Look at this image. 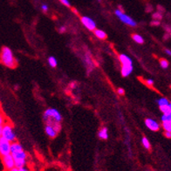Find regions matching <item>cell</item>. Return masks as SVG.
Returning a JSON list of instances; mask_svg holds the SVG:
<instances>
[{"mask_svg":"<svg viewBox=\"0 0 171 171\" xmlns=\"http://www.w3.org/2000/svg\"><path fill=\"white\" fill-rule=\"evenodd\" d=\"M0 61L9 68H15L17 67V64H18L12 51L7 46H4L1 50Z\"/></svg>","mask_w":171,"mask_h":171,"instance_id":"6da1fadb","label":"cell"},{"mask_svg":"<svg viewBox=\"0 0 171 171\" xmlns=\"http://www.w3.org/2000/svg\"><path fill=\"white\" fill-rule=\"evenodd\" d=\"M2 137L6 139L10 142L17 141V136L13 128V125L10 121H7L2 126Z\"/></svg>","mask_w":171,"mask_h":171,"instance_id":"7a4b0ae2","label":"cell"},{"mask_svg":"<svg viewBox=\"0 0 171 171\" xmlns=\"http://www.w3.org/2000/svg\"><path fill=\"white\" fill-rule=\"evenodd\" d=\"M12 156L15 162V167L19 169L21 167L26 166L27 165V159H28V155L27 153L24 150V149L18 151H16L13 153H11Z\"/></svg>","mask_w":171,"mask_h":171,"instance_id":"3957f363","label":"cell"},{"mask_svg":"<svg viewBox=\"0 0 171 171\" xmlns=\"http://www.w3.org/2000/svg\"><path fill=\"white\" fill-rule=\"evenodd\" d=\"M43 117H44V120L51 119V120H53V121H58V122H61L62 119H63L61 114L55 108H47L45 111Z\"/></svg>","mask_w":171,"mask_h":171,"instance_id":"277c9868","label":"cell"},{"mask_svg":"<svg viewBox=\"0 0 171 171\" xmlns=\"http://www.w3.org/2000/svg\"><path fill=\"white\" fill-rule=\"evenodd\" d=\"M114 13L118 17V18H119L121 22H123L124 24L128 25L131 26V27H135V26H136V25H137L136 22L135 21L133 18H131L129 16L125 14V13L123 12V11H121V10L118 9V10H115Z\"/></svg>","mask_w":171,"mask_h":171,"instance_id":"5b68a950","label":"cell"},{"mask_svg":"<svg viewBox=\"0 0 171 171\" xmlns=\"http://www.w3.org/2000/svg\"><path fill=\"white\" fill-rule=\"evenodd\" d=\"M11 143L6 139L0 137V157L11 154Z\"/></svg>","mask_w":171,"mask_h":171,"instance_id":"8992f818","label":"cell"},{"mask_svg":"<svg viewBox=\"0 0 171 171\" xmlns=\"http://www.w3.org/2000/svg\"><path fill=\"white\" fill-rule=\"evenodd\" d=\"M2 159V163H3V166L5 168V169L6 171L12 169V168L15 167V162L14 159L12 156L11 154H9L7 156H5L1 157Z\"/></svg>","mask_w":171,"mask_h":171,"instance_id":"52a82bcc","label":"cell"},{"mask_svg":"<svg viewBox=\"0 0 171 171\" xmlns=\"http://www.w3.org/2000/svg\"><path fill=\"white\" fill-rule=\"evenodd\" d=\"M80 21L82 23V25L85 26L86 28L88 29L89 31H94L96 29V24L93 21L92 18H90L89 17L83 16L80 18Z\"/></svg>","mask_w":171,"mask_h":171,"instance_id":"ba28073f","label":"cell"},{"mask_svg":"<svg viewBox=\"0 0 171 171\" xmlns=\"http://www.w3.org/2000/svg\"><path fill=\"white\" fill-rule=\"evenodd\" d=\"M145 125H146V127L149 128V130L151 131H158L160 128H161V125L156 121L155 120H153V119H150V118H148V119H146L145 120Z\"/></svg>","mask_w":171,"mask_h":171,"instance_id":"9c48e42d","label":"cell"},{"mask_svg":"<svg viewBox=\"0 0 171 171\" xmlns=\"http://www.w3.org/2000/svg\"><path fill=\"white\" fill-rule=\"evenodd\" d=\"M134 70V67H133V65H121V75L123 77H128L129 76L132 72Z\"/></svg>","mask_w":171,"mask_h":171,"instance_id":"30bf717a","label":"cell"},{"mask_svg":"<svg viewBox=\"0 0 171 171\" xmlns=\"http://www.w3.org/2000/svg\"><path fill=\"white\" fill-rule=\"evenodd\" d=\"M45 134L49 136L50 138H52V139L55 138L58 135V133L56 132V130L53 128L52 126H51V125H49V124H46V125H45Z\"/></svg>","mask_w":171,"mask_h":171,"instance_id":"8fae6325","label":"cell"},{"mask_svg":"<svg viewBox=\"0 0 171 171\" xmlns=\"http://www.w3.org/2000/svg\"><path fill=\"white\" fill-rule=\"evenodd\" d=\"M119 60L121 62V65H133V61L126 54H120L119 55Z\"/></svg>","mask_w":171,"mask_h":171,"instance_id":"7c38bea8","label":"cell"},{"mask_svg":"<svg viewBox=\"0 0 171 171\" xmlns=\"http://www.w3.org/2000/svg\"><path fill=\"white\" fill-rule=\"evenodd\" d=\"M98 136L101 140H107V138H108V130H107V128H105V127L100 128L99 132H98Z\"/></svg>","mask_w":171,"mask_h":171,"instance_id":"4fadbf2b","label":"cell"},{"mask_svg":"<svg viewBox=\"0 0 171 171\" xmlns=\"http://www.w3.org/2000/svg\"><path fill=\"white\" fill-rule=\"evenodd\" d=\"M93 32H94L95 36H96L98 39H107V33H106L104 31L100 30V29H95Z\"/></svg>","mask_w":171,"mask_h":171,"instance_id":"5bb4252c","label":"cell"},{"mask_svg":"<svg viewBox=\"0 0 171 171\" xmlns=\"http://www.w3.org/2000/svg\"><path fill=\"white\" fill-rule=\"evenodd\" d=\"M142 143L143 147L146 149L149 150L151 149V145H150V142L149 141V139L147 138V137H142Z\"/></svg>","mask_w":171,"mask_h":171,"instance_id":"9a60e30c","label":"cell"},{"mask_svg":"<svg viewBox=\"0 0 171 171\" xmlns=\"http://www.w3.org/2000/svg\"><path fill=\"white\" fill-rule=\"evenodd\" d=\"M132 39H133V40H134L135 42L137 43V44H143V43H144L143 38L141 35H139V34H133V35H132Z\"/></svg>","mask_w":171,"mask_h":171,"instance_id":"2e32d148","label":"cell"},{"mask_svg":"<svg viewBox=\"0 0 171 171\" xmlns=\"http://www.w3.org/2000/svg\"><path fill=\"white\" fill-rule=\"evenodd\" d=\"M160 107V110H161L163 114H171V104H169V105H166V106H163V107Z\"/></svg>","mask_w":171,"mask_h":171,"instance_id":"e0dca14e","label":"cell"},{"mask_svg":"<svg viewBox=\"0 0 171 171\" xmlns=\"http://www.w3.org/2000/svg\"><path fill=\"white\" fill-rule=\"evenodd\" d=\"M157 103L159 105V107H163V106H166L170 104V102L169 101V100L167 98H160L159 100H157Z\"/></svg>","mask_w":171,"mask_h":171,"instance_id":"ac0fdd59","label":"cell"},{"mask_svg":"<svg viewBox=\"0 0 171 171\" xmlns=\"http://www.w3.org/2000/svg\"><path fill=\"white\" fill-rule=\"evenodd\" d=\"M48 63L50 65L51 67H56L58 65V62H57V59H55L54 57H52V56H51V57L48 58Z\"/></svg>","mask_w":171,"mask_h":171,"instance_id":"d6986e66","label":"cell"},{"mask_svg":"<svg viewBox=\"0 0 171 171\" xmlns=\"http://www.w3.org/2000/svg\"><path fill=\"white\" fill-rule=\"evenodd\" d=\"M160 65H161V67L163 68V69H167L169 66V61L167 59H160Z\"/></svg>","mask_w":171,"mask_h":171,"instance_id":"ffe728a7","label":"cell"},{"mask_svg":"<svg viewBox=\"0 0 171 171\" xmlns=\"http://www.w3.org/2000/svg\"><path fill=\"white\" fill-rule=\"evenodd\" d=\"M163 128L164 131H170L171 132V121H163Z\"/></svg>","mask_w":171,"mask_h":171,"instance_id":"44dd1931","label":"cell"},{"mask_svg":"<svg viewBox=\"0 0 171 171\" xmlns=\"http://www.w3.org/2000/svg\"><path fill=\"white\" fill-rule=\"evenodd\" d=\"M86 59H85V63L87 66H92L93 65V62H92V59H91V57L89 55V53H86Z\"/></svg>","mask_w":171,"mask_h":171,"instance_id":"7402d4cb","label":"cell"},{"mask_svg":"<svg viewBox=\"0 0 171 171\" xmlns=\"http://www.w3.org/2000/svg\"><path fill=\"white\" fill-rule=\"evenodd\" d=\"M6 121H7V119H6L5 115L0 110V126H3Z\"/></svg>","mask_w":171,"mask_h":171,"instance_id":"603a6c76","label":"cell"},{"mask_svg":"<svg viewBox=\"0 0 171 171\" xmlns=\"http://www.w3.org/2000/svg\"><path fill=\"white\" fill-rule=\"evenodd\" d=\"M161 120H162V122H163V121H171V114H163V115L161 118Z\"/></svg>","mask_w":171,"mask_h":171,"instance_id":"cb8c5ba5","label":"cell"},{"mask_svg":"<svg viewBox=\"0 0 171 171\" xmlns=\"http://www.w3.org/2000/svg\"><path fill=\"white\" fill-rule=\"evenodd\" d=\"M153 18H154L155 20H159V21H160V20L162 19L163 16H162L161 13H159V12H156L155 14L153 15Z\"/></svg>","mask_w":171,"mask_h":171,"instance_id":"d4e9b609","label":"cell"},{"mask_svg":"<svg viewBox=\"0 0 171 171\" xmlns=\"http://www.w3.org/2000/svg\"><path fill=\"white\" fill-rule=\"evenodd\" d=\"M145 83H146V85L148 86H154V80L153 79H148L146 81H145Z\"/></svg>","mask_w":171,"mask_h":171,"instance_id":"484cf974","label":"cell"},{"mask_svg":"<svg viewBox=\"0 0 171 171\" xmlns=\"http://www.w3.org/2000/svg\"><path fill=\"white\" fill-rule=\"evenodd\" d=\"M64 5H65V6H67V7H70L71 6V5H70V2L68 1V0H59Z\"/></svg>","mask_w":171,"mask_h":171,"instance_id":"4316f807","label":"cell"},{"mask_svg":"<svg viewBox=\"0 0 171 171\" xmlns=\"http://www.w3.org/2000/svg\"><path fill=\"white\" fill-rule=\"evenodd\" d=\"M18 169H19V171H31L30 170V169L27 167V165H26V166H24V167H21V168H19Z\"/></svg>","mask_w":171,"mask_h":171,"instance_id":"83f0119b","label":"cell"},{"mask_svg":"<svg viewBox=\"0 0 171 171\" xmlns=\"http://www.w3.org/2000/svg\"><path fill=\"white\" fill-rule=\"evenodd\" d=\"M117 93H119L120 95H123V94L125 93V91H124V89H123V88H118Z\"/></svg>","mask_w":171,"mask_h":171,"instance_id":"f1b7e54d","label":"cell"},{"mask_svg":"<svg viewBox=\"0 0 171 171\" xmlns=\"http://www.w3.org/2000/svg\"><path fill=\"white\" fill-rule=\"evenodd\" d=\"M165 136L167 137V138H171V132L170 131H165Z\"/></svg>","mask_w":171,"mask_h":171,"instance_id":"f546056e","label":"cell"},{"mask_svg":"<svg viewBox=\"0 0 171 171\" xmlns=\"http://www.w3.org/2000/svg\"><path fill=\"white\" fill-rule=\"evenodd\" d=\"M152 25H160V21L159 20H154V21L151 23Z\"/></svg>","mask_w":171,"mask_h":171,"instance_id":"4dcf8cb0","label":"cell"},{"mask_svg":"<svg viewBox=\"0 0 171 171\" xmlns=\"http://www.w3.org/2000/svg\"><path fill=\"white\" fill-rule=\"evenodd\" d=\"M59 32H60V33H63V32H65V26H61V27H59Z\"/></svg>","mask_w":171,"mask_h":171,"instance_id":"1f68e13d","label":"cell"},{"mask_svg":"<svg viewBox=\"0 0 171 171\" xmlns=\"http://www.w3.org/2000/svg\"><path fill=\"white\" fill-rule=\"evenodd\" d=\"M41 8H42V10L44 12H47V11H48V6H47L46 5H43L42 6H41Z\"/></svg>","mask_w":171,"mask_h":171,"instance_id":"d6a6232c","label":"cell"},{"mask_svg":"<svg viewBox=\"0 0 171 171\" xmlns=\"http://www.w3.org/2000/svg\"><path fill=\"white\" fill-rule=\"evenodd\" d=\"M165 52H166V53H167L168 55H169V56H170L171 52H170V50H169V49H166V50H165Z\"/></svg>","mask_w":171,"mask_h":171,"instance_id":"836d02e7","label":"cell"},{"mask_svg":"<svg viewBox=\"0 0 171 171\" xmlns=\"http://www.w3.org/2000/svg\"><path fill=\"white\" fill-rule=\"evenodd\" d=\"M8 171H19V169H18V168L14 167V168H12V169H10V170H8Z\"/></svg>","mask_w":171,"mask_h":171,"instance_id":"e575fe53","label":"cell"},{"mask_svg":"<svg viewBox=\"0 0 171 171\" xmlns=\"http://www.w3.org/2000/svg\"><path fill=\"white\" fill-rule=\"evenodd\" d=\"M0 137H2V126H0Z\"/></svg>","mask_w":171,"mask_h":171,"instance_id":"d590c367","label":"cell"},{"mask_svg":"<svg viewBox=\"0 0 171 171\" xmlns=\"http://www.w3.org/2000/svg\"><path fill=\"white\" fill-rule=\"evenodd\" d=\"M99 1H100V0H99Z\"/></svg>","mask_w":171,"mask_h":171,"instance_id":"8d00e7d4","label":"cell"}]
</instances>
